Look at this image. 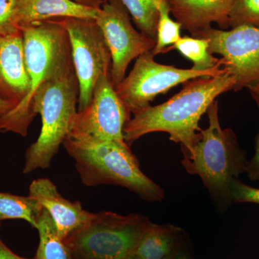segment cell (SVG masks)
I'll list each match as a JSON object with an SVG mask.
<instances>
[{"instance_id":"obj_27","label":"cell","mask_w":259,"mask_h":259,"mask_svg":"<svg viewBox=\"0 0 259 259\" xmlns=\"http://www.w3.org/2000/svg\"><path fill=\"white\" fill-rule=\"evenodd\" d=\"M15 107V104L13 102L0 98V116L5 115L7 112L13 110Z\"/></svg>"},{"instance_id":"obj_2","label":"cell","mask_w":259,"mask_h":259,"mask_svg":"<svg viewBox=\"0 0 259 259\" xmlns=\"http://www.w3.org/2000/svg\"><path fill=\"white\" fill-rule=\"evenodd\" d=\"M22 32L30 89L23 101L0 116V132L26 136L29 126L35 117L32 112L35 93L73 61L69 35L58 19L35 24Z\"/></svg>"},{"instance_id":"obj_9","label":"cell","mask_w":259,"mask_h":259,"mask_svg":"<svg viewBox=\"0 0 259 259\" xmlns=\"http://www.w3.org/2000/svg\"><path fill=\"white\" fill-rule=\"evenodd\" d=\"M131 113L116 93L111 76L104 75L95 85L91 103L76 112L67 137L81 142L125 146L123 131Z\"/></svg>"},{"instance_id":"obj_22","label":"cell","mask_w":259,"mask_h":259,"mask_svg":"<svg viewBox=\"0 0 259 259\" xmlns=\"http://www.w3.org/2000/svg\"><path fill=\"white\" fill-rule=\"evenodd\" d=\"M240 25L259 28V0H236L229 15V26Z\"/></svg>"},{"instance_id":"obj_17","label":"cell","mask_w":259,"mask_h":259,"mask_svg":"<svg viewBox=\"0 0 259 259\" xmlns=\"http://www.w3.org/2000/svg\"><path fill=\"white\" fill-rule=\"evenodd\" d=\"M36 229L39 245L35 259H75L69 247L58 235L52 218L44 208Z\"/></svg>"},{"instance_id":"obj_30","label":"cell","mask_w":259,"mask_h":259,"mask_svg":"<svg viewBox=\"0 0 259 259\" xmlns=\"http://www.w3.org/2000/svg\"><path fill=\"white\" fill-rule=\"evenodd\" d=\"M177 259H189L187 258V257H186L185 255H180V256H178V258Z\"/></svg>"},{"instance_id":"obj_8","label":"cell","mask_w":259,"mask_h":259,"mask_svg":"<svg viewBox=\"0 0 259 259\" xmlns=\"http://www.w3.org/2000/svg\"><path fill=\"white\" fill-rule=\"evenodd\" d=\"M153 57L152 51L138 57L130 74L115 88L118 97L133 113L150 106V102L158 95L166 93L180 83L197 78L214 77L228 71L225 67L207 71L179 69L158 64Z\"/></svg>"},{"instance_id":"obj_20","label":"cell","mask_w":259,"mask_h":259,"mask_svg":"<svg viewBox=\"0 0 259 259\" xmlns=\"http://www.w3.org/2000/svg\"><path fill=\"white\" fill-rule=\"evenodd\" d=\"M144 35L156 40L161 0H120Z\"/></svg>"},{"instance_id":"obj_10","label":"cell","mask_w":259,"mask_h":259,"mask_svg":"<svg viewBox=\"0 0 259 259\" xmlns=\"http://www.w3.org/2000/svg\"><path fill=\"white\" fill-rule=\"evenodd\" d=\"M96 21L111 54V80L116 88L125 79L130 63L152 51L156 40L133 27L128 11L120 0H105Z\"/></svg>"},{"instance_id":"obj_12","label":"cell","mask_w":259,"mask_h":259,"mask_svg":"<svg viewBox=\"0 0 259 259\" xmlns=\"http://www.w3.org/2000/svg\"><path fill=\"white\" fill-rule=\"evenodd\" d=\"M29 196L37 199L49 213L58 235L63 240L88 223L93 214L83 209L79 201L71 202L65 199L49 179L32 181L29 187Z\"/></svg>"},{"instance_id":"obj_29","label":"cell","mask_w":259,"mask_h":259,"mask_svg":"<svg viewBox=\"0 0 259 259\" xmlns=\"http://www.w3.org/2000/svg\"><path fill=\"white\" fill-rule=\"evenodd\" d=\"M124 259H138V258L136 256V255L134 254V253H131V254L127 255V256L125 257V258Z\"/></svg>"},{"instance_id":"obj_24","label":"cell","mask_w":259,"mask_h":259,"mask_svg":"<svg viewBox=\"0 0 259 259\" xmlns=\"http://www.w3.org/2000/svg\"><path fill=\"white\" fill-rule=\"evenodd\" d=\"M231 199L236 202L259 204V189L250 187L235 179L231 185Z\"/></svg>"},{"instance_id":"obj_16","label":"cell","mask_w":259,"mask_h":259,"mask_svg":"<svg viewBox=\"0 0 259 259\" xmlns=\"http://www.w3.org/2000/svg\"><path fill=\"white\" fill-rule=\"evenodd\" d=\"M180 231V228L172 225L153 223L133 253L138 259H163L171 253L175 234Z\"/></svg>"},{"instance_id":"obj_1","label":"cell","mask_w":259,"mask_h":259,"mask_svg":"<svg viewBox=\"0 0 259 259\" xmlns=\"http://www.w3.org/2000/svg\"><path fill=\"white\" fill-rule=\"evenodd\" d=\"M234 77L229 71L214 77H200L184 84L180 93L156 106L134 112L124 127L126 143L153 132H165L180 143L185 151L192 150L199 139V121L216 97L233 90Z\"/></svg>"},{"instance_id":"obj_5","label":"cell","mask_w":259,"mask_h":259,"mask_svg":"<svg viewBox=\"0 0 259 259\" xmlns=\"http://www.w3.org/2000/svg\"><path fill=\"white\" fill-rule=\"evenodd\" d=\"M207 112L208 127L200 129L192 150L184 151L182 164L189 174L200 177L214 198L227 204L232 201V182L245 172L247 161L233 131L221 127L217 101Z\"/></svg>"},{"instance_id":"obj_18","label":"cell","mask_w":259,"mask_h":259,"mask_svg":"<svg viewBox=\"0 0 259 259\" xmlns=\"http://www.w3.org/2000/svg\"><path fill=\"white\" fill-rule=\"evenodd\" d=\"M44 210L41 204L30 196L14 195L0 192V221L24 220L36 228L37 221Z\"/></svg>"},{"instance_id":"obj_21","label":"cell","mask_w":259,"mask_h":259,"mask_svg":"<svg viewBox=\"0 0 259 259\" xmlns=\"http://www.w3.org/2000/svg\"><path fill=\"white\" fill-rule=\"evenodd\" d=\"M168 3L161 0L159 4V18L157 25L156 45L152 52L156 56L165 51L166 47L175 44L181 38L182 25L170 18Z\"/></svg>"},{"instance_id":"obj_13","label":"cell","mask_w":259,"mask_h":259,"mask_svg":"<svg viewBox=\"0 0 259 259\" xmlns=\"http://www.w3.org/2000/svg\"><path fill=\"white\" fill-rule=\"evenodd\" d=\"M29 89L23 32L0 35V98L16 107L28 95Z\"/></svg>"},{"instance_id":"obj_11","label":"cell","mask_w":259,"mask_h":259,"mask_svg":"<svg viewBox=\"0 0 259 259\" xmlns=\"http://www.w3.org/2000/svg\"><path fill=\"white\" fill-rule=\"evenodd\" d=\"M208 40L211 54L222 56L223 67L234 77L238 91L259 82V28L240 25L231 30L209 27L192 35Z\"/></svg>"},{"instance_id":"obj_28","label":"cell","mask_w":259,"mask_h":259,"mask_svg":"<svg viewBox=\"0 0 259 259\" xmlns=\"http://www.w3.org/2000/svg\"><path fill=\"white\" fill-rule=\"evenodd\" d=\"M79 4L86 5V6L93 7L95 8H100L105 0H72Z\"/></svg>"},{"instance_id":"obj_19","label":"cell","mask_w":259,"mask_h":259,"mask_svg":"<svg viewBox=\"0 0 259 259\" xmlns=\"http://www.w3.org/2000/svg\"><path fill=\"white\" fill-rule=\"evenodd\" d=\"M176 49L182 55L193 63V67L196 71H207V70L221 67L224 65L223 59L213 57L209 52L208 40L201 37H181L180 40L171 47L165 49L163 52Z\"/></svg>"},{"instance_id":"obj_26","label":"cell","mask_w":259,"mask_h":259,"mask_svg":"<svg viewBox=\"0 0 259 259\" xmlns=\"http://www.w3.org/2000/svg\"><path fill=\"white\" fill-rule=\"evenodd\" d=\"M0 259H30L23 258L20 255L15 254L14 252L7 246L0 239ZM35 259V258H33Z\"/></svg>"},{"instance_id":"obj_32","label":"cell","mask_w":259,"mask_h":259,"mask_svg":"<svg viewBox=\"0 0 259 259\" xmlns=\"http://www.w3.org/2000/svg\"><path fill=\"white\" fill-rule=\"evenodd\" d=\"M164 1L167 2V3H168V2L171 1V0H164Z\"/></svg>"},{"instance_id":"obj_25","label":"cell","mask_w":259,"mask_h":259,"mask_svg":"<svg viewBox=\"0 0 259 259\" xmlns=\"http://www.w3.org/2000/svg\"><path fill=\"white\" fill-rule=\"evenodd\" d=\"M249 90L250 93L254 99L259 109V82L252 83L247 87ZM248 177L251 181L259 180V134L255 144V152L254 156L250 161H247L246 170Z\"/></svg>"},{"instance_id":"obj_15","label":"cell","mask_w":259,"mask_h":259,"mask_svg":"<svg viewBox=\"0 0 259 259\" xmlns=\"http://www.w3.org/2000/svg\"><path fill=\"white\" fill-rule=\"evenodd\" d=\"M100 9L72 0H18L15 23L22 32L32 25L54 19H96Z\"/></svg>"},{"instance_id":"obj_3","label":"cell","mask_w":259,"mask_h":259,"mask_svg":"<svg viewBox=\"0 0 259 259\" xmlns=\"http://www.w3.org/2000/svg\"><path fill=\"white\" fill-rule=\"evenodd\" d=\"M79 83L74 64L44 83L34 96L32 112L41 116L40 136L27 149L23 174L45 169L69 134L76 115Z\"/></svg>"},{"instance_id":"obj_14","label":"cell","mask_w":259,"mask_h":259,"mask_svg":"<svg viewBox=\"0 0 259 259\" xmlns=\"http://www.w3.org/2000/svg\"><path fill=\"white\" fill-rule=\"evenodd\" d=\"M236 0H171L170 11L182 25V29L196 32L217 23L229 26V15Z\"/></svg>"},{"instance_id":"obj_6","label":"cell","mask_w":259,"mask_h":259,"mask_svg":"<svg viewBox=\"0 0 259 259\" xmlns=\"http://www.w3.org/2000/svg\"><path fill=\"white\" fill-rule=\"evenodd\" d=\"M152 224L143 214L103 211L93 213L88 223L64 241L75 259H124L134 253Z\"/></svg>"},{"instance_id":"obj_7","label":"cell","mask_w":259,"mask_h":259,"mask_svg":"<svg viewBox=\"0 0 259 259\" xmlns=\"http://www.w3.org/2000/svg\"><path fill=\"white\" fill-rule=\"evenodd\" d=\"M69 35L71 56L79 83L77 111L91 103L94 90L104 75L111 76L112 57L96 19H58Z\"/></svg>"},{"instance_id":"obj_23","label":"cell","mask_w":259,"mask_h":259,"mask_svg":"<svg viewBox=\"0 0 259 259\" xmlns=\"http://www.w3.org/2000/svg\"><path fill=\"white\" fill-rule=\"evenodd\" d=\"M18 0H0V35H13L22 32L15 23Z\"/></svg>"},{"instance_id":"obj_33","label":"cell","mask_w":259,"mask_h":259,"mask_svg":"<svg viewBox=\"0 0 259 259\" xmlns=\"http://www.w3.org/2000/svg\"><path fill=\"white\" fill-rule=\"evenodd\" d=\"M0 226H1V223H0Z\"/></svg>"},{"instance_id":"obj_31","label":"cell","mask_w":259,"mask_h":259,"mask_svg":"<svg viewBox=\"0 0 259 259\" xmlns=\"http://www.w3.org/2000/svg\"><path fill=\"white\" fill-rule=\"evenodd\" d=\"M163 259H174V258H172L171 255H170V254H169V255H167V256L165 257V258H163Z\"/></svg>"},{"instance_id":"obj_4","label":"cell","mask_w":259,"mask_h":259,"mask_svg":"<svg viewBox=\"0 0 259 259\" xmlns=\"http://www.w3.org/2000/svg\"><path fill=\"white\" fill-rule=\"evenodd\" d=\"M63 144L76 162V170L87 187L121 186L151 202L164 197L163 189L141 171L127 145L81 142L68 137Z\"/></svg>"}]
</instances>
